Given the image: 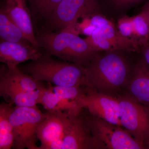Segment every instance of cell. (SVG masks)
I'll return each instance as SVG.
<instances>
[{
	"label": "cell",
	"instance_id": "3",
	"mask_svg": "<svg viewBox=\"0 0 149 149\" xmlns=\"http://www.w3.org/2000/svg\"><path fill=\"white\" fill-rule=\"evenodd\" d=\"M37 37L40 47L50 55L83 66L98 52L78 34L66 29L54 32L46 30Z\"/></svg>",
	"mask_w": 149,
	"mask_h": 149
},
{
	"label": "cell",
	"instance_id": "1",
	"mask_svg": "<svg viewBox=\"0 0 149 149\" xmlns=\"http://www.w3.org/2000/svg\"><path fill=\"white\" fill-rule=\"evenodd\" d=\"M121 51L98 52L83 65L86 85L93 91L114 96L125 88L133 65Z\"/></svg>",
	"mask_w": 149,
	"mask_h": 149
},
{
	"label": "cell",
	"instance_id": "6",
	"mask_svg": "<svg viewBox=\"0 0 149 149\" xmlns=\"http://www.w3.org/2000/svg\"><path fill=\"white\" fill-rule=\"evenodd\" d=\"M94 149H145L126 130L93 116L86 119Z\"/></svg>",
	"mask_w": 149,
	"mask_h": 149
},
{
	"label": "cell",
	"instance_id": "8",
	"mask_svg": "<svg viewBox=\"0 0 149 149\" xmlns=\"http://www.w3.org/2000/svg\"><path fill=\"white\" fill-rule=\"evenodd\" d=\"M46 114L37 128V138L41 143L39 149H61L72 117L77 115L63 111H47Z\"/></svg>",
	"mask_w": 149,
	"mask_h": 149
},
{
	"label": "cell",
	"instance_id": "21",
	"mask_svg": "<svg viewBox=\"0 0 149 149\" xmlns=\"http://www.w3.org/2000/svg\"><path fill=\"white\" fill-rule=\"evenodd\" d=\"M33 12L48 19L62 0H28Z\"/></svg>",
	"mask_w": 149,
	"mask_h": 149
},
{
	"label": "cell",
	"instance_id": "2",
	"mask_svg": "<svg viewBox=\"0 0 149 149\" xmlns=\"http://www.w3.org/2000/svg\"><path fill=\"white\" fill-rule=\"evenodd\" d=\"M43 55L27 64L19 65L23 72L38 81H45L55 86L73 87L86 85L85 71L82 65L51 58Z\"/></svg>",
	"mask_w": 149,
	"mask_h": 149
},
{
	"label": "cell",
	"instance_id": "16",
	"mask_svg": "<svg viewBox=\"0 0 149 149\" xmlns=\"http://www.w3.org/2000/svg\"><path fill=\"white\" fill-rule=\"evenodd\" d=\"M6 69L1 68L0 79L19 86L26 91H40L45 88L41 82L22 71L18 66L13 68H8L6 66Z\"/></svg>",
	"mask_w": 149,
	"mask_h": 149
},
{
	"label": "cell",
	"instance_id": "23",
	"mask_svg": "<svg viewBox=\"0 0 149 149\" xmlns=\"http://www.w3.org/2000/svg\"><path fill=\"white\" fill-rule=\"evenodd\" d=\"M101 4L118 10H123L138 4L145 0H99Z\"/></svg>",
	"mask_w": 149,
	"mask_h": 149
},
{
	"label": "cell",
	"instance_id": "22",
	"mask_svg": "<svg viewBox=\"0 0 149 149\" xmlns=\"http://www.w3.org/2000/svg\"><path fill=\"white\" fill-rule=\"evenodd\" d=\"M50 87L60 97L71 101H76L78 103L79 99L86 92L83 91L80 86L61 87L54 85Z\"/></svg>",
	"mask_w": 149,
	"mask_h": 149
},
{
	"label": "cell",
	"instance_id": "18",
	"mask_svg": "<svg viewBox=\"0 0 149 149\" xmlns=\"http://www.w3.org/2000/svg\"><path fill=\"white\" fill-rule=\"evenodd\" d=\"M0 37L1 41L31 44L2 6L0 10Z\"/></svg>",
	"mask_w": 149,
	"mask_h": 149
},
{
	"label": "cell",
	"instance_id": "24",
	"mask_svg": "<svg viewBox=\"0 0 149 149\" xmlns=\"http://www.w3.org/2000/svg\"><path fill=\"white\" fill-rule=\"evenodd\" d=\"M116 26L123 36L135 42L132 17L125 15L120 17L118 20Z\"/></svg>",
	"mask_w": 149,
	"mask_h": 149
},
{
	"label": "cell",
	"instance_id": "12",
	"mask_svg": "<svg viewBox=\"0 0 149 149\" xmlns=\"http://www.w3.org/2000/svg\"><path fill=\"white\" fill-rule=\"evenodd\" d=\"M125 88L129 97L149 107V65L142 56L133 65L132 73Z\"/></svg>",
	"mask_w": 149,
	"mask_h": 149
},
{
	"label": "cell",
	"instance_id": "26",
	"mask_svg": "<svg viewBox=\"0 0 149 149\" xmlns=\"http://www.w3.org/2000/svg\"><path fill=\"white\" fill-rule=\"evenodd\" d=\"M143 8L146 9L148 11V12L149 14V0H148V1H147V2L146 3V4L144 6Z\"/></svg>",
	"mask_w": 149,
	"mask_h": 149
},
{
	"label": "cell",
	"instance_id": "20",
	"mask_svg": "<svg viewBox=\"0 0 149 149\" xmlns=\"http://www.w3.org/2000/svg\"><path fill=\"white\" fill-rule=\"evenodd\" d=\"M134 41L140 47L149 45V14L143 8L140 13L132 16Z\"/></svg>",
	"mask_w": 149,
	"mask_h": 149
},
{
	"label": "cell",
	"instance_id": "9",
	"mask_svg": "<svg viewBox=\"0 0 149 149\" xmlns=\"http://www.w3.org/2000/svg\"><path fill=\"white\" fill-rule=\"evenodd\" d=\"M81 109L86 108L93 116L121 126L117 97L98 93L90 88L78 101Z\"/></svg>",
	"mask_w": 149,
	"mask_h": 149
},
{
	"label": "cell",
	"instance_id": "15",
	"mask_svg": "<svg viewBox=\"0 0 149 149\" xmlns=\"http://www.w3.org/2000/svg\"><path fill=\"white\" fill-rule=\"evenodd\" d=\"M45 88L40 91H26L19 86L0 79L1 95L8 96L17 107H35L40 104Z\"/></svg>",
	"mask_w": 149,
	"mask_h": 149
},
{
	"label": "cell",
	"instance_id": "14",
	"mask_svg": "<svg viewBox=\"0 0 149 149\" xmlns=\"http://www.w3.org/2000/svg\"><path fill=\"white\" fill-rule=\"evenodd\" d=\"M78 115L72 117L64 136L61 149H94L86 120L81 119Z\"/></svg>",
	"mask_w": 149,
	"mask_h": 149
},
{
	"label": "cell",
	"instance_id": "27",
	"mask_svg": "<svg viewBox=\"0 0 149 149\" xmlns=\"http://www.w3.org/2000/svg\"><path fill=\"white\" fill-rule=\"evenodd\" d=\"M145 148L149 149V138L145 143Z\"/></svg>",
	"mask_w": 149,
	"mask_h": 149
},
{
	"label": "cell",
	"instance_id": "4",
	"mask_svg": "<svg viewBox=\"0 0 149 149\" xmlns=\"http://www.w3.org/2000/svg\"><path fill=\"white\" fill-rule=\"evenodd\" d=\"M101 8L99 0H62L46 20V29L56 32L66 29L77 34L78 19L100 13Z\"/></svg>",
	"mask_w": 149,
	"mask_h": 149
},
{
	"label": "cell",
	"instance_id": "7",
	"mask_svg": "<svg viewBox=\"0 0 149 149\" xmlns=\"http://www.w3.org/2000/svg\"><path fill=\"white\" fill-rule=\"evenodd\" d=\"M121 126L145 148L149 138V109L128 96L117 97Z\"/></svg>",
	"mask_w": 149,
	"mask_h": 149
},
{
	"label": "cell",
	"instance_id": "11",
	"mask_svg": "<svg viewBox=\"0 0 149 149\" xmlns=\"http://www.w3.org/2000/svg\"><path fill=\"white\" fill-rule=\"evenodd\" d=\"M42 54L30 43L1 41L0 61L8 68L16 67L20 63L40 58Z\"/></svg>",
	"mask_w": 149,
	"mask_h": 149
},
{
	"label": "cell",
	"instance_id": "19",
	"mask_svg": "<svg viewBox=\"0 0 149 149\" xmlns=\"http://www.w3.org/2000/svg\"><path fill=\"white\" fill-rule=\"evenodd\" d=\"M11 103L0 104V149H10L13 147L14 136L10 116L13 109Z\"/></svg>",
	"mask_w": 149,
	"mask_h": 149
},
{
	"label": "cell",
	"instance_id": "25",
	"mask_svg": "<svg viewBox=\"0 0 149 149\" xmlns=\"http://www.w3.org/2000/svg\"><path fill=\"white\" fill-rule=\"evenodd\" d=\"M141 52L145 60L149 65V45L141 47Z\"/></svg>",
	"mask_w": 149,
	"mask_h": 149
},
{
	"label": "cell",
	"instance_id": "13",
	"mask_svg": "<svg viewBox=\"0 0 149 149\" xmlns=\"http://www.w3.org/2000/svg\"><path fill=\"white\" fill-rule=\"evenodd\" d=\"M2 7L12 20L21 29L29 42L35 47H40L35 36L30 12L25 0H5Z\"/></svg>",
	"mask_w": 149,
	"mask_h": 149
},
{
	"label": "cell",
	"instance_id": "5",
	"mask_svg": "<svg viewBox=\"0 0 149 149\" xmlns=\"http://www.w3.org/2000/svg\"><path fill=\"white\" fill-rule=\"evenodd\" d=\"M47 116L37 106L13 107L10 116L13 129V148L39 149L36 145L37 128Z\"/></svg>",
	"mask_w": 149,
	"mask_h": 149
},
{
	"label": "cell",
	"instance_id": "17",
	"mask_svg": "<svg viewBox=\"0 0 149 149\" xmlns=\"http://www.w3.org/2000/svg\"><path fill=\"white\" fill-rule=\"evenodd\" d=\"M40 104L48 111H66L69 113H74L78 109L76 102L60 97L54 93L50 87L44 90Z\"/></svg>",
	"mask_w": 149,
	"mask_h": 149
},
{
	"label": "cell",
	"instance_id": "10",
	"mask_svg": "<svg viewBox=\"0 0 149 149\" xmlns=\"http://www.w3.org/2000/svg\"><path fill=\"white\" fill-rule=\"evenodd\" d=\"M100 13L91 16V24L114 46L116 50L128 53L141 52V47L137 43L123 36L111 20Z\"/></svg>",
	"mask_w": 149,
	"mask_h": 149
}]
</instances>
